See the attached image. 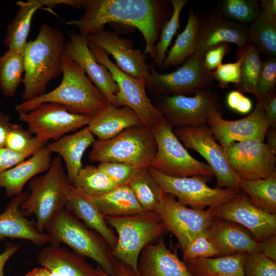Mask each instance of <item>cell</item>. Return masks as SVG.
<instances>
[{
  "instance_id": "1",
  "label": "cell",
  "mask_w": 276,
  "mask_h": 276,
  "mask_svg": "<svg viewBox=\"0 0 276 276\" xmlns=\"http://www.w3.org/2000/svg\"><path fill=\"white\" fill-rule=\"evenodd\" d=\"M82 8V16L68 23L77 27L79 34L87 36L107 24L132 27L142 34L144 52L153 60L161 30L173 12L170 1L164 0H83Z\"/></svg>"
},
{
  "instance_id": "2",
  "label": "cell",
  "mask_w": 276,
  "mask_h": 276,
  "mask_svg": "<svg viewBox=\"0 0 276 276\" xmlns=\"http://www.w3.org/2000/svg\"><path fill=\"white\" fill-rule=\"evenodd\" d=\"M62 79L53 90L15 105L18 114L28 112L44 103L64 106L73 113L94 117L109 104L84 71L65 54Z\"/></svg>"
},
{
  "instance_id": "3",
  "label": "cell",
  "mask_w": 276,
  "mask_h": 276,
  "mask_svg": "<svg viewBox=\"0 0 276 276\" xmlns=\"http://www.w3.org/2000/svg\"><path fill=\"white\" fill-rule=\"evenodd\" d=\"M65 44L62 32L47 24L41 26L35 40L27 42L22 101L45 94L49 82L62 74Z\"/></svg>"
},
{
  "instance_id": "4",
  "label": "cell",
  "mask_w": 276,
  "mask_h": 276,
  "mask_svg": "<svg viewBox=\"0 0 276 276\" xmlns=\"http://www.w3.org/2000/svg\"><path fill=\"white\" fill-rule=\"evenodd\" d=\"M44 231L50 236V244L64 243L76 254L93 260L107 274L114 273L118 261L107 243L65 208L54 213Z\"/></svg>"
},
{
  "instance_id": "5",
  "label": "cell",
  "mask_w": 276,
  "mask_h": 276,
  "mask_svg": "<svg viewBox=\"0 0 276 276\" xmlns=\"http://www.w3.org/2000/svg\"><path fill=\"white\" fill-rule=\"evenodd\" d=\"M105 219L118 234L117 244L111 250L113 257L139 273L137 262L142 250L167 231L160 217L155 211H143L128 216H105Z\"/></svg>"
},
{
  "instance_id": "6",
  "label": "cell",
  "mask_w": 276,
  "mask_h": 276,
  "mask_svg": "<svg viewBox=\"0 0 276 276\" xmlns=\"http://www.w3.org/2000/svg\"><path fill=\"white\" fill-rule=\"evenodd\" d=\"M70 185L59 155L52 159L44 174L30 180L29 195L20 208L27 217L35 215L36 225L40 232H44L47 223L56 212L65 208Z\"/></svg>"
},
{
  "instance_id": "7",
  "label": "cell",
  "mask_w": 276,
  "mask_h": 276,
  "mask_svg": "<svg viewBox=\"0 0 276 276\" xmlns=\"http://www.w3.org/2000/svg\"><path fill=\"white\" fill-rule=\"evenodd\" d=\"M156 149L152 129L140 125L128 128L110 139L96 140L89 158L100 163H124L147 168Z\"/></svg>"
},
{
  "instance_id": "8",
  "label": "cell",
  "mask_w": 276,
  "mask_h": 276,
  "mask_svg": "<svg viewBox=\"0 0 276 276\" xmlns=\"http://www.w3.org/2000/svg\"><path fill=\"white\" fill-rule=\"evenodd\" d=\"M152 130L157 149L149 167L172 177L214 176L208 164L191 155L164 116Z\"/></svg>"
},
{
  "instance_id": "9",
  "label": "cell",
  "mask_w": 276,
  "mask_h": 276,
  "mask_svg": "<svg viewBox=\"0 0 276 276\" xmlns=\"http://www.w3.org/2000/svg\"><path fill=\"white\" fill-rule=\"evenodd\" d=\"M148 170L165 193L170 194L186 206L198 210L217 208L236 198L240 191L229 188H211V178L202 176L172 177L148 167Z\"/></svg>"
},
{
  "instance_id": "10",
  "label": "cell",
  "mask_w": 276,
  "mask_h": 276,
  "mask_svg": "<svg viewBox=\"0 0 276 276\" xmlns=\"http://www.w3.org/2000/svg\"><path fill=\"white\" fill-rule=\"evenodd\" d=\"M88 45L97 61L110 71L118 86L116 97L117 106L129 107L138 116L143 125L152 129L163 116L148 97L146 80L123 72L103 50L88 41Z\"/></svg>"
},
{
  "instance_id": "11",
  "label": "cell",
  "mask_w": 276,
  "mask_h": 276,
  "mask_svg": "<svg viewBox=\"0 0 276 276\" xmlns=\"http://www.w3.org/2000/svg\"><path fill=\"white\" fill-rule=\"evenodd\" d=\"M213 72L205 67L203 57L190 56L176 71L167 74L158 73L153 63L146 80V89L164 96L193 95L200 89L213 85Z\"/></svg>"
},
{
  "instance_id": "12",
  "label": "cell",
  "mask_w": 276,
  "mask_h": 276,
  "mask_svg": "<svg viewBox=\"0 0 276 276\" xmlns=\"http://www.w3.org/2000/svg\"><path fill=\"white\" fill-rule=\"evenodd\" d=\"M155 212L166 230L176 237L182 251L196 237L206 233L215 217L214 208H188L168 193L164 194Z\"/></svg>"
},
{
  "instance_id": "13",
  "label": "cell",
  "mask_w": 276,
  "mask_h": 276,
  "mask_svg": "<svg viewBox=\"0 0 276 276\" xmlns=\"http://www.w3.org/2000/svg\"><path fill=\"white\" fill-rule=\"evenodd\" d=\"M173 131L186 148L196 151L206 160L216 178V188L240 191L241 179L228 164L223 147L217 142L206 125L179 127L174 128Z\"/></svg>"
},
{
  "instance_id": "14",
  "label": "cell",
  "mask_w": 276,
  "mask_h": 276,
  "mask_svg": "<svg viewBox=\"0 0 276 276\" xmlns=\"http://www.w3.org/2000/svg\"><path fill=\"white\" fill-rule=\"evenodd\" d=\"M164 96L156 107L173 129L206 125L211 111L222 110L218 95L209 88L200 89L190 96Z\"/></svg>"
},
{
  "instance_id": "15",
  "label": "cell",
  "mask_w": 276,
  "mask_h": 276,
  "mask_svg": "<svg viewBox=\"0 0 276 276\" xmlns=\"http://www.w3.org/2000/svg\"><path fill=\"white\" fill-rule=\"evenodd\" d=\"M91 119L71 113L56 103H42L30 111L19 114V120L28 125L30 133L45 144L87 126Z\"/></svg>"
},
{
  "instance_id": "16",
  "label": "cell",
  "mask_w": 276,
  "mask_h": 276,
  "mask_svg": "<svg viewBox=\"0 0 276 276\" xmlns=\"http://www.w3.org/2000/svg\"><path fill=\"white\" fill-rule=\"evenodd\" d=\"M222 110L211 112L208 127L217 142L222 147L248 140L263 142L269 125L261 99L248 116L239 120H226L222 118Z\"/></svg>"
},
{
  "instance_id": "17",
  "label": "cell",
  "mask_w": 276,
  "mask_h": 276,
  "mask_svg": "<svg viewBox=\"0 0 276 276\" xmlns=\"http://www.w3.org/2000/svg\"><path fill=\"white\" fill-rule=\"evenodd\" d=\"M231 167L242 180L264 179L275 171L276 156L263 142L248 140L223 147Z\"/></svg>"
},
{
  "instance_id": "18",
  "label": "cell",
  "mask_w": 276,
  "mask_h": 276,
  "mask_svg": "<svg viewBox=\"0 0 276 276\" xmlns=\"http://www.w3.org/2000/svg\"><path fill=\"white\" fill-rule=\"evenodd\" d=\"M214 211L216 218L241 225L258 242L276 234V215L255 206L241 191L233 200L214 208Z\"/></svg>"
},
{
  "instance_id": "19",
  "label": "cell",
  "mask_w": 276,
  "mask_h": 276,
  "mask_svg": "<svg viewBox=\"0 0 276 276\" xmlns=\"http://www.w3.org/2000/svg\"><path fill=\"white\" fill-rule=\"evenodd\" d=\"M248 27L224 17L217 10L199 19L193 55L203 57L212 47L221 43H234L243 49L247 44Z\"/></svg>"
},
{
  "instance_id": "20",
  "label": "cell",
  "mask_w": 276,
  "mask_h": 276,
  "mask_svg": "<svg viewBox=\"0 0 276 276\" xmlns=\"http://www.w3.org/2000/svg\"><path fill=\"white\" fill-rule=\"evenodd\" d=\"M88 41L102 49L114 59L116 65L123 72L146 80L150 75L147 54L133 49V40L121 38L114 32L104 29L87 36Z\"/></svg>"
},
{
  "instance_id": "21",
  "label": "cell",
  "mask_w": 276,
  "mask_h": 276,
  "mask_svg": "<svg viewBox=\"0 0 276 276\" xmlns=\"http://www.w3.org/2000/svg\"><path fill=\"white\" fill-rule=\"evenodd\" d=\"M65 53L84 71L108 103L117 106L116 97L118 86L110 71L96 60L88 47L87 36L70 33L68 40L65 41Z\"/></svg>"
},
{
  "instance_id": "22",
  "label": "cell",
  "mask_w": 276,
  "mask_h": 276,
  "mask_svg": "<svg viewBox=\"0 0 276 276\" xmlns=\"http://www.w3.org/2000/svg\"><path fill=\"white\" fill-rule=\"evenodd\" d=\"M29 195L28 190L14 196L0 214V241L20 239L38 246L50 243L49 235L38 230L36 223L28 220L20 208Z\"/></svg>"
},
{
  "instance_id": "23",
  "label": "cell",
  "mask_w": 276,
  "mask_h": 276,
  "mask_svg": "<svg viewBox=\"0 0 276 276\" xmlns=\"http://www.w3.org/2000/svg\"><path fill=\"white\" fill-rule=\"evenodd\" d=\"M206 237L222 257L245 252H259V242L245 227L235 222L215 217Z\"/></svg>"
},
{
  "instance_id": "24",
  "label": "cell",
  "mask_w": 276,
  "mask_h": 276,
  "mask_svg": "<svg viewBox=\"0 0 276 276\" xmlns=\"http://www.w3.org/2000/svg\"><path fill=\"white\" fill-rule=\"evenodd\" d=\"M137 269L140 276H193L186 264L167 247L163 238L143 249Z\"/></svg>"
},
{
  "instance_id": "25",
  "label": "cell",
  "mask_w": 276,
  "mask_h": 276,
  "mask_svg": "<svg viewBox=\"0 0 276 276\" xmlns=\"http://www.w3.org/2000/svg\"><path fill=\"white\" fill-rule=\"evenodd\" d=\"M95 141L94 134L86 126L74 133L66 134L46 144V148L51 153H56L63 159L70 184L73 185L83 167L82 159L85 151Z\"/></svg>"
},
{
  "instance_id": "26",
  "label": "cell",
  "mask_w": 276,
  "mask_h": 276,
  "mask_svg": "<svg viewBox=\"0 0 276 276\" xmlns=\"http://www.w3.org/2000/svg\"><path fill=\"white\" fill-rule=\"evenodd\" d=\"M38 263L57 276H99L82 257L60 245H48L37 256Z\"/></svg>"
},
{
  "instance_id": "27",
  "label": "cell",
  "mask_w": 276,
  "mask_h": 276,
  "mask_svg": "<svg viewBox=\"0 0 276 276\" xmlns=\"http://www.w3.org/2000/svg\"><path fill=\"white\" fill-rule=\"evenodd\" d=\"M65 208L102 236L111 250L114 248L118 238L108 226L104 216L88 196L72 185L68 188Z\"/></svg>"
},
{
  "instance_id": "28",
  "label": "cell",
  "mask_w": 276,
  "mask_h": 276,
  "mask_svg": "<svg viewBox=\"0 0 276 276\" xmlns=\"http://www.w3.org/2000/svg\"><path fill=\"white\" fill-rule=\"evenodd\" d=\"M52 158L45 146L32 156L0 174V188L5 189L8 197L17 196L26 183L37 174L49 169Z\"/></svg>"
},
{
  "instance_id": "29",
  "label": "cell",
  "mask_w": 276,
  "mask_h": 276,
  "mask_svg": "<svg viewBox=\"0 0 276 276\" xmlns=\"http://www.w3.org/2000/svg\"><path fill=\"white\" fill-rule=\"evenodd\" d=\"M140 125L142 124L139 117L132 109L109 103L91 118L87 126L98 140H106L128 128Z\"/></svg>"
},
{
  "instance_id": "30",
  "label": "cell",
  "mask_w": 276,
  "mask_h": 276,
  "mask_svg": "<svg viewBox=\"0 0 276 276\" xmlns=\"http://www.w3.org/2000/svg\"><path fill=\"white\" fill-rule=\"evenodd\" d=\"M245 252L208 258H195L186 261L193 276H244Z\"/></svg>"
},
{
  "instance_id": "31",
  "label": "cell",
  "mask_w": 276,
  "mask_h": 276,
  "mask_svg": "<svg viewBox=\"0 0 276 276\" xmlns=\"http://www.w3.org/2000/svg\"><path fill=\"white\" fill-rule=\"evenodd\" d=\"M16 4L19 8L8 26L4 42L8 47V50L24 55L32 18L36 11L42 5L39 0L19 1Z\"/></svg>"
},
{
  "instance_id": "32",
  "label": "cell",
  "mask_w": 276,
  "mask_h": 276,
  "mask_svg": "<svg viewBox=\"0 0 276 276\" xmlns=\"http://www.w3.org/2000/svg\"><path fill=\"white\" fill-rule=\"evenodd\" d=\"M89 197L104 217L128 216L144 211L128 185L118 187L101 196Z\"/></svg>"
},
{
  "instance_id": "33",
  "label": "cell",
  "mask_w": 276,
  "mask_h": 276,
  "mask_svg": "<svg viewBox=\"0 0 276 276\" xmlns=\"http://www.w3.org/2000/svg\"><path fill=\"white\" fill-rule=\"evenodd\" d=\"M247 44L268 57L276 56V15L264 9L248 28Z\"/></svg>"
},
{
  "instance_id": "34",
  "label": "cell",
  "mask_w": 276,
  "mask_h": 276,
  "mask_svg": "<svg viewBox=\"0 0 276 276\" xmlns=\"http://www.w3.org/2000/svg\"><path fill=\"white\" fill-rule=\"evenodd\" d=\"M240 191L258 209L276 215V172L264 179L241 180Z\"/></svg>"
},
{
  "instance_id": "35",
  "label": "cell",
  "mask_w": 276,
  "mask_h": 276,
  "mask_svg": "<svg viewBox=\"0 0 276 276\" xmlns=\"http://www.w3.org/2000/svg\"><path fill=\"white\" fill-rule=\"evenodd\" d=\"M199 24L198 13L191 10L186 26L178 34L175 43L166 54L162 68H167L183 63L193 54Z\"/></svg>"
},
{
  "instance_id": "36",
  "label": "cell",
  "mask_w": 276,
  "mask_h": 276,
  "mask_svg": "<svg viewBox=\"0 0 276 276\" xmlns=\"http://www.w3.org/2000/svg\"><path fill=\"white\" fill-rule=\"evenodd\" d=\"M238 53L242 55L239 82L235 85L237 90L254 95L260 99L258 92V84L262 61L260 53L253 46L247 44Z\"/></svg>"
},
{
  "instance_id": "37",
  "label": "cell",
  "mask_w": 276,
  "mask_h": 276,
  "mask_svg": "<svg viewBox=\"0 0 276 276\" xmlns=\"http://www.w3.org/2000/svg\"><path fill=\"white\" fill-rule=\"evenodd\" d=\"M24 73V55L8 50L0 56V89L5 96H15Z\"/></svg>"
},
{
  "instance_id": "38",
  "label": "cell",
  "mask_w": 276,
  "mask_h": 276,
  "mask_svg": "<svg viewBox=\"0 0 276 276\" xmlns=\"http://www.w3.org/2000/svg\"><path fill=\"white\" fill-rule=\"evenodd\" d=\"M72 185L91 197L105 194L118 187L98 166L89 165L81 169Z\"/></svg>"
},
{
  "instance_id": "39",
  "label": "cell",
  "mask_w": 276,
  "mask_h": 276,
  "mask_svg": "<svg viewBox=\"0 0 276 276\" xmlns=\"http://www.w3.org/2000/svg\"><path fill=\"white\" fill-rule=\"evenodd\" d=\"M144 211H155L165 193L147 167L128 185Z\"/></svg>"
},
{
  "instance_id": "40",
  "label": "cell",
  "mask_w": 276,
  "mask_h": 276,
  "mask_svg": "<svg viewBox=\"0 0 276 276\" xmlns=\"http://www.w3.org/2000/svg\"><path fill=\"white\" fill-rule=\"evenodd\" d=\"M169 1L172 7V14L169 19L163 27L158 40L155 45V57L153 60V64L159 67H162L168 49L177 30L180 28V13L188 2V0H170Z\"/></svg>"
},
{
  "instance_id": "41",
  "label": "cell",
  "mask_w": 276,
  "mask_h": 276,
  "mask_svg": "<svg viewBox=\"0 0 276 276\" xmlns=\"http://www.w3.org/2000/svg\"><path fill=\"white\" fill-rule=\"evenodd\" d=\"M217 11L228 19L246 25L257 18L261 6L258 0H223Z\"/></svg>"
},
{
  "instance_id": "42",
  "label": "cell",
  "mask_w": 276,
  "mask_h": 276,
  "mask_svg": "<svg viewBox=\"0 0 276 276\" xmlns=\"http://www.w3.org/2000/svg\"><path fill=\"white\" fill-rule=\"evenodd\" d=\"M46 144L39 142L20 125L11 123L7 135L5 147L19 153H35Z\"/></svg>"
},
{
  "instance_id": "43",
  "label": "cell",
  "mask_w": 276,
  "mask_h": 276,
  "mask_svg": "<svg viewBox=\"0 0 276 276\" xmlns=\"http://www.w3.org/2000/svg\"><path fill=\"white\" fill-rule=\"evenodd\" d=\"M98 167L118 186H127L145 168L118 162H105Z\"/></svg>"
},
{
  "instance_id": "44",
  "label": "cell",
  "mask_w": 276,
  "mask_h": 276,
  "mask_svg": "<svg viewBox=\"0 0 276 276\" xmlns=\"http://www.w3.org/2000/svg\"><path fill=\"white\" fill-rule=\"evenodd\" d=\"M244 276H276V261L259 252L246 253Z\"/></svg>"
},
{
  "instance_id": "45",
  "label": "cell",
  "mask_w": 276,
  "mask_h": 276,
  "mask_svg": "<svg viewBox=\"0 0 276 276\" xmlns=\"http://www.w3.org/2000/svg\"><path fill=\"white\" fill-rule=\"evenodd\" d=\"M276 85V57H268L262 62L258 84L260 99L275 92Z\"/></svg>"
},
{
  "instance_id": "46",
  "label": "cell",
  "mask_w": 276,
  "mask_h": 276,
  "mask_svg": "<svg viewBox=\"0 0 276 276\" xmlns=\"http://www.w3.org/2000/svg\"><path fill=\"white\" fill-rule=\"evenodd\" d=\"M206 233L196 237L183 250L185 261L195 258H208L218 256L217 249L208 239Z\"/></svg>"
},
{
  "instance_id": "47",
  "label": "cell",
  "mask_w": 276,
  "mask_h": 276,
  "mask_svg": "<svg viewBox=\"0 0 276 276\" xmlns=\"http://www.w3.org/2000/svg\"><path fill=\"white\" fill-rule=\"evenodd\" d=\"M242 59V55L238 53L237 61L221 64L213 71L214 79L219 82L220 87L224 88L227 87L231 83L235 85L238 83Z\"/></svg>"
},
{
  "instance_id": "48",
  "label": "cell",
  "mask_w": 276,
  "mask_h": 276,
  "mask_svg": "<svg viewBox=\"0 0 276 276\" xmlns=\"http://www.w3.org/2000/svg\"><path fill=\"white\" fill-rule=\"evenodd\" d=\"M231 49L229 43H221L209 48L204 53L203 62L205 67L213 72L222 64L223 58Z\"/></svg>"
},
{
  "instance_id": "49",
  "label": "cell",
  "mask_w": 276,
  "mask_h": 276,
  "mask_svg": "<svg viewBox=\"0 0 276 276\" xmlns=\"http://www.w3.org/2000/svg\"><path fill=\"white\" fill-rule=\"evenodd\" d=\"M33 154L31 152L19 153L6 147L0 148V174L27 159Z\"/></svg>"
},
{
  "instance_id": "50",
  "label": "cell",
  "mask_w": 276,
  "mask_h": 276,
  "mask_svg": "<svg viewBox=\"0 0 276 276\" xmlns=\"http://www.w3.org/2000/svg\"><path fill=\"white\" fill-rule=\"evenodd\" d=\"M227 103L230 108L243 114L250 112L252 106L251 100L237 90L228 93Z\"/></svg>"
},
{
  "instance_id": "51",
  "label": "cell",
  "mask_w": 276,
  "mask_h": 276,
  "mask_svg": "<svg viewBox=\"0 0 276 276\" xmlns=\"http://www.w3.org/2000/svg\"><path fill=\"white\" fill-rule=\"evenodd\" d=\"M261 99L263 103L269 127L276 128L275 91Z\"/></svg>"
},
{
  "instance_id": "52",
  "label": "cell",
  "mask_w": 276,
  "mask_h": 276,
  "mask_svg": "<svg viewBox=\"0 0 276 276\" xmlns=\"http://www.w3.org/2000/svg\"><path fill=\"white\" fill-rule=\"evenodd\" d=\"M259 253L276 261V234L259 242Z\"/></svg>"
},
{
  "instance_id": "53",
  "label": "cell",
  "mask_w": 276,
  "mask_h": 276,
  "mask_svg": "<svg viewBox=\"0 0 276 276\" xmlns=\"http://www.w3.org/2000/svg\"><path fill=\"white\" fill-rule=\"evenodd\" d=\"M97 270L99 276H140L131 267L118 261L116 271L112 275L108 274L97 266Z\"/></svg>"
},
{
  "instance_id": "54",
  "label": "cell",
  "mask_w": 276,
  "mask_h": 276,
  "mask_svg": "<svg viewBox=\"0 0 276 276\" xmlns=\"http://www.w3.org/2000/svg\"><path fill=\"white\" fill-rule=\"evenodd\" d=\"M19 247L18 244L7 242L5 251L0 254V276H5L4 267L5 264L9 259L19 250Z\"/></svg>"
},
{
  "instance_id": "55",
  "label": "cell",
  "mask_w": 276,
  "mask_h": 276,
  "mask_svg": "<svg viewBox=\"0 0 276 276\" xmlns=\"http://www.w3.org/2000/svg\"><path fill=\"white\" fill-rule=\"evenodd\" d=\"M10 116L0 111V148L5 147L8 131L11 122Z\"/></svg>"
},
{
  "instance_id": "56",
  "label": "cell",
  "mask_w": 276,
  "mask_h": 276,
  "mask_svg": "<svg viewBox=\"0 0 276 276\" xmlns=\"http://www.w3.org/2000/svg\"><path fill=\"white\" fill-rule=\"evenodd\" d=\"M43 6H46L49 8H54L55 6L64 4L71 7L79 8L82 7L83 0H39Z\"/></svg>"
},
{
  "instance_id": "57",
  "label": "cell",
  "mask_w": 276,
  "mask_h": 276,
  "mask_svg": "<svg viewBox=\"0 0 276 276\" xmlns=\"http://www.w3.org/2000/svg\"><path fill=\"white\" fill-rule=\"evenodd\" d=\"M267 143H265L270 151L276 156V128L269 127L265 134Z\"/></svg>"
},
{
  "instance_id": "58",
  "label": "cell",
  "mask_w": 276,
  "mask_h": 276,
  "mask_svg": "<svg viewBox=\"0 0 276 276\" xmlns=\"http://www.w3.org/2000/svg\"><path fill=\"white\" fill-rule=\"evenodd\" d=\"M25 276H57L55 273L44 267L35 268L28 272Z\"/></svg>"
},
{
  "instance_id": "59",
  "label": "cell",
  "mask_w": 276,
  "mask_h": 276,
  "mask_svg": "<svg viewBox=\"0 0 276 276\" xmlns=\"http://www.w3.org/2000/svg\"><path fill=\"white\" fill-rule=\"evenodd\" d=\"M261 8L265 11L276 15V1L262 0L260 1Z\"/></svg>"
}]
</instances>
